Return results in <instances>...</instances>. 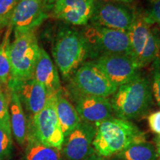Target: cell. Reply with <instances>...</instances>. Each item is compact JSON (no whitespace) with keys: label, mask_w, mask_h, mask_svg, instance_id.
Masks as SVG:
<instances>
[{"label":"cell","mask_w":160,"mask_h":160,"mask_svg":"<svg viewBox=\"0 0 160 160\" xmlns=\"http://www.w3.org/2000/svg\"><path fill=\"white\" fill-rule=\"evenodd\" d=\"M110 101L116 118L131 121L145 117L153 105L151 80L139 76L118 87Z\"/></svg>","instance_id":"obj_1"},{"label":"cell","mask_w":160,"mask_h":160,"mask_svg":"<svg viewBox=\"0 0 160 160\" xmlns=\"http://www.w3.org/2000/svg\"><path fill=\"white\" fill-rule=\"evenodd\" d=\"M93 148L102 158L115 156L132 144L145 141V133L131 121L112 117L96 124Z\"/></svg>","instance_id":"obj_2"},{"label":"cell","mask_w":160,"mask_h":160,"mask_svg":"<svg viewBox=\"0 0 160 160\" xmlns=\"http://www.w3.org/2000/svg\"><path fill=\"white\" fill-rule=\"evenodd\" d=\"M52 53L64 79H70L90 58L88 45L82 33L67 26L58 30Z\"/></svg>","instance_id":"obj_3"},{"label":"cell","mask_w":160,"mask_h":160,"mask_svg":"<svg viewBox=\"0 0 160 160\" xmlns=\"http://www.w3.org/2000/svg\"><path fill=\"white\" fill-rule=\"evenodd\" d=\"M39 48L36 30H14V39L10 49L11 76L9 79L24 80L33 77Z\"/></svg>","instance_id":"obj_4"},{"label":"cell","mask_w":160,"mask_h":160,"mask_svg":"<svg viewBox=\"0 0 160 160\" xmlns=\"http://www.w3.org/2000/svg\"><path fill=\"white\" fill-rule=\"evenodd\" d=\"M82 33L88 45L91 59L112 53H122L133 57L128 31L108 28L91 22L85 25Z\"/></svg>","instance_id":"obj_5"},{"label":"cell","mask_w":160,"mask_h":160,"mask_svg":"<svg viewBox=\"0 0 160 160\" xmlns=\"http://www.w3.org/2000/svg\"><path fill=\"white\" fill-rule=\"evenodd\" d=\"M128 33L132 55L142 68L160 55V34L151 28L144 15H136Z\"/></svg>","instance_id":"obj_6"},{"label":"cell","mask_w":160,"mask_h":160,"mask_svg":"<svg viewBox=\"0 0 160 160\" xmlns=\"http://www.w3.org/2000/svg\"><path fill=\"white\" fill-rule=\"evenodd\" d=\"M28 132L44 145L62 150L65 137L56 111V94L49 95L43 109L30 117Z\"/></svg>","instance_id":"obj_7"},{"label":"cell","mask_w":160,"mask_h":160,"mask_svg":"<svg viewBox=\"0 0 160 160\" xmlns=\"http://www.w3.org/2000/svg\"><path fill=\"white\" fill-rule=\"evenodd\" d=\"M68 88L84 94L106 98L118 88L91 61L85 62L77 70L71 77Z\"/></svg>","instance_id":"obj_8"},{"label":"cell","mask_w":160,"mask_h":160,"mask_svg":"<svg viewBox=\"0 0 160 160\" xmlns=\"http://www.w3.org/2000/svg\"><path fill=\"white\" fill-rule=\"evenodd\" d=\"M112 83L119 86L141 75V66L132 56L122 53L104 54L91 60Z\"/></svg>","instance_id":"obj_9"},{"label":"cell","mask_w":160,"mask_h":160,"mask_svg":"<svg viewBox=\"0 0 160 160\" xmlns=\"http://www.w3.org/2000/svg\"><path fill=\"white\" fill-rule=\"evenodd\" d=\"M136 15L133 10L123 3L95 0L91 22L108 28L128 31Z\"/></svg>","instance_id":"obj_10"},{"label":"cell","mask_w":160,"mask_h":160,"mask_svg":"<svg viewBox=\"0 0 160 160\" xmlns=\"http://www.w3.org/2000/svg\"><path fill=\"white\" fill-rule=\"evenodd\" d=\"M68 94L82 120L96 124L113 116L108 98L87 95L68 88Z\"/></svg>","instance_id":"obj_11"},{"label":"cell","mask_w":160,"mask_h":160,"mask_svg":"<svg viewBox=\"0 0 160 160\" xmlns=\"http://www.w3.org/2000/svg\"><path fill=\"white\" fill-rule=\"evenodd\" d=\"M97 128L93 124L82 120L64 141L62 153L65 160H85L96 153L93 148Z\"/></svg>","instance_id":"obj_12"},{"label":"cell","mask_w":160,"mask_h":160,"mask_svg":"<svg viewBox=\"0 0 160 160\" xmlns=\"http://www.w3.org/2000/svg\"><path fill=\"white\" fill-rule=\"evenodd\" d=\"M49 8V0H20L9 25L18 31L36 30L48 17Z\"/></svg>","instance_id":"obj_13"},{"label":"cell","mask_w":160,"mask_h":160,"mask_svg":"<svg viewBox=\"0 0 160 160\" xmlns=\"http://www.w3.org/2000/svg\"><path fill=\"white\" fill-rule=\"evenodd\" d=\"M7 88L17 93L30 117L43 109L49 96L45 88L34 77L24 80L9 79Z\"/></svg>","instance_id":"obj_14"},{"label":"cell","mask_w":160,"mask_h":160,"mask_svg":"<svg viewBox=\"0 0 160 160\" xmlns=\"http://www.w3.org/2000/svg\"><path fill=\"white\" fill-rule=\"evenodd\" d=\"M95 0H56L51 16L73 25H87L93 13Z\"/></svg>","instance_id":"obj_15"},{"label":"cell","mask_w":160,"mask_h":160,"mask_svg":"<svg viewBox=\"0 0 160 160\" xmlns=\"http://www.w3.org/2000/svg\"><path fill=\"white\" fill-rule=\"evenodd\" d=\"M33 77L45 88L48 95L56 94L62 90L57 66L43 48H39Z\"/></svg>","instance_id":"obj_16"},{"label":"cell","mask_w":160,"mask_h":160,"mask_svg":"<svg viewBox=\"0 0 160 160\" xmlns=\"http://www.w3.org/2000/svg\"><path fill=\"white\" fill-rule=\"evenodd\" d=\"M9 99L10 123L12 135L17 142L24 145L26 142L28 133V122L26 119L23 106L17 93L11 89H8Z\"/></svg>","instance_id":"obj_17"},{"label":"cell","mask_w":160,"mask_h":160,"mask_svg":"<svg viewBox=\"0 0 160 160\" xmlns=\"http://www.w3.org/2000/svg\"><path fill=\"white\" fill-rule=\"evenodd\" d=\"M56 111L65 139L81 122L82 119L74 106L64 96L62 90L56 93Z\"/></svg>","instance_id":"obj_18"},{"label":"cell","mask_w":160,"mask_h":160,"mask_svg":"<svg viewBox=\"0 0 160 160\" xmlns=\"http://www.w3.org/2000/svg\"><path fill=\"white\" fill-rule=\"evenodd\" d=\"M25 160H63L62 150L42 144L28 132Z\"/></svg>","instance_id":"obj_19"},{"label":"cell","mask_w":160,"mask_h":160,"mask_svg":"<svg viewBox=\"0 0 160 160\" xmlns=\"http://www.w3.org/2000/svg\"><path fill=\"white\" fill-rule=\"evenodd\" d=\"M115 157L124 160H157L159 157L155 145L145 140L132 144Z\"/></svg>","instance_id":"obj_20"},{"label":"cell","mask_w":160,"mask_h":160,"mask_svg":"<svg viewBox=\"0 0 160 160\" xmlns=\"http://www.w3.org/2000/svg\"><path fill=\"white\" fill-rule=\"evenodd\" d=\"M13 28L9 25L6 28L0 42V85L7 86L11 76V37Z\"/></svg>","instance_id":"obj_21"},{"label":"cell","mask_w":160,"mask_h":160,"mask_svg":"<svg viewBox=\"0 0 160 160\" xmlns=\"http://www.w3.org/2000/svg\"><path fill=\"white\" fill-rule=\"evenodd\" d=\"M12 136L11 123L0 124V160L11 154L13 148Z\"/></svg>","instance_id":"obj_22"},{"label":"cell","mask_w":160,"mask_h":160,"mask_svg":"<svg viewBox=\"0 0 160 160\" xmlns=\"http://www.w3.org/2000/svg\"><path fill=\"white\" fill-rule=\"evenodd\" d=\"M20 0H0V31L9 25L13 11Z\"/></svg>","instance_id":"obj_23"},{"label":"cell","mask_w":160,"mask_h":160,"mask_svg":"<svg viewBox=\"0 0 160 160\" xmlns=\"http://www.w3.org/2000/svg\"><path fill=\"white\" fill-rule=\"evenodd\" d=\"M151 77L152 93L160 107V55L152 62Z\"/></svg>","instance_id":"obj_24"},{"label":"cell","mask_w":160,"mask_h":160,"mask_svg":"<svg viewBox=\"0 0 160 160\" xmlns=\"http://www.w3.org/2000/svg\"><path fill=\"white\" fill-rule=\"evenodd\" d=\"M144 17L150 25L156 23L160 28V0H151L148 11L144 13Z\"/></svg>","instance_id":"obj_25"},{"label":"cell","mask_w":160,"mask_h":160,"mask_svg":"<svg viewBox=\"0 0 160 160\" xmlns=\"http://www.w3.org/2000/svg\"><path fill=\"white\" fill-rule=\"evenodd\" d=\"M10 122L8 91V94L0 86V124Z\"/></svg>","instance_id":"obj_26"},{"label":"cell","mask_w":160,"mask_h":160,"mask_svg":"<svg viewBox=\"0 0 160 160\" xmlns=\"http://www.w3.org/2000/svg\"><path fill=\"white\" fill-rule=\"evenodd\" d=\"M148 122L153 133L160 135V111L153 112L148 117Z\"/></svg>","instance_id":"obj_27"},{"label":"cell","mask_w":160,"mask_h":160,"mask_svg":"<svg viewBox=\"0 0 160 160\" xmlns=\"http://www.w3.org/2000/svg\"><path fill=\"white\" fill-rule=\"evenodd\" d=\"M156 150H157L158 157H160V135H158L157 137L156 138Z\"/></svg>","instance_id":"obj_28"},{"label":"cell","mask_w":160,"mask_h":160,"mask_svg":"<svg viewBox=\"0 0 160 160\" xmlns=\"http://www.w3.org/2000/svg\"><path fill=\"white\" fill-rule=\"evenodd\" d=\"M85 160H105V158H102L101 157H99V155H97V153H93V154L87 158V159H85Z\"/></svg>","instance_id":"obj_29"},{"label":"cell","mask_w":160,"mask_h":160,"mask_svg":"<svg viewBox=\"0 0 160 160\" xmlns=\"http://www.w3.org/2000/svg\"><path fill=\"white\" fill-rule=\"evenodd\" d=\"M104 1H110V2H120V3H129L132 2L134 0H104Z\"/></svg>","instance_id":"obj_30"},{"label":"cell","mask_w":160,"mask_h":160,"mask_svg":"<svg viewBox=\"0 0 160 160\" xmlns=\"http://www.w3.org/2000/svg\"><path fill=\"white\" fill-rule=\"evenodd\" d=\"M55 1H56V0H49V4L51 5V7H52V5L54 3Z\"/></svg>","instance_id":"obj_31"},{"label":"cell","mask_w":160,"mask_h":160,"mask_svg":"<svg viewBox=\"0 0 160 160\" xmlns=\"http://www.w3.org/2000/svg\"><path fill=\"white\" fill-rule=\"evenodd\" d=\"M111 160H124V159H119V158H117V157H114L113 159H112Z\"/></svg>","instance_id":"obj_32"},{"label":"cell","mask_w":160,"mask_h":160,"mask_svg":"<svg viewBox=\"0 0 160 160\" xmlns=\"http://www.w3.org/2000/svg\"><path fill=\"white\" fill-rule=\"evenodd\" d=\"M0 36H1V31H0Z\"/></svg>","instance_id":"obj_33"},{"label":"cell","mask_w":160,"mask_h":160,"mask_svg":"<svg viewBox=\"0 0 160 160\" xmlns=\"http://www.w3.org/2000/svg\"><path fill=\"white\" fill-rule=\"evenodd\" d=\"M158 160H160V159H158Z\"/></svg>","instance_id":"obj_34"}]
</instances>
